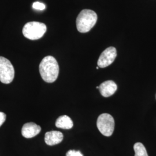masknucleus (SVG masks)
I'll return each instance as SVG.
<instances>
[{
  "instance_id": "nucleus-1",
  "label": "nucleus",
  "mask_w": 156,
  "mask_h": 156,
  "mask_svg": "<svg viewBox=\"0 0 156 156\" xmlns=\"http://www.w3.org/2000/svg\"><path fill=\"white\" fill-rule=\"evenodd\" d=\"M39 73L43 80L47 83H53L58 78L59 66L55 58L46 56L39 64Z\"/></svg>"
},
{
  "instance_id": "nucleus-2",
  "label": "nucleus",
  "mask_w": 156,
  "mask_h": 156,
  "mask_svg": "<svg viewBox=\"0 0 156 156\" xmlns=\"http://www.w3.org/2000/svg\"><path fill=\"white\" fill-rule=\"evenodd\" d=\"M97 21V15L94 11L84 9L80 12L76 18V24L78 31L86 33L90 31Z\"/></svg>"
},
{
  "instance_id": "nucleus-3",
  "label": "nucleus",
  "mask_w": 156,
  "mask_h": 156,
  "mask_svg": "<svg viewBox=\"0 0 156 156\" xmlns=\"http://www.w3.org/2000/svg\"><path fill=\"white\" fill-rule=\"evenodd\" d=\"M47 27L45 24L37 22H31L24 25L23 28V34L27 39L37 40L44 36Z\"/></svg>"
},
{
  "instance_id": "nucleus-4",
  "label": "nucleus",
  "mask_w": 156,
  "mask_h": 156,
  "mask_svg": "<svg viewBox=\"0 0 156 156\" xmlns=\"http://www.w3.org/2000/svg\"><path fill=\"white\" fill-rule=\"evenodd\" d=\"M97 126L101 134L106 136H110L115 129L114 119L108 113L101 114L98 117Z\"/></svg>"
},
{
  "instance_id": "nucleus-5",
  "label": "nucleus",
  "mask_w": 156,
  "mask_h": 156,
  "mask_svg": "<svg viewBox=\"0 0 156 156\" xmlns=\"http://www.w3.org/2000/svg\"><path fill=\"white\" fill-rule=\"evenodd\" d=\"M14 77L15 69L11 62L0 56V81L3 83H10Z\"/></svg>"
},
{
  "instance_id": "nucleus-6",
  "label": "nucleus",
  "mask_w": 156,
  "mask_h": 156,
  "mask_svg": "<svg viewBox=\"0 0 156 156\" xmlns=\"http://www.w3.org/2000/svg\"><path fill=\"white\" fill-rule=\"evenodd\" d=\"M117 56V51L114 47H109L101 55L97 62L99 68L108 67L115 61Z\"/></svg>"
},
{
  "instance_id": "nucleus-7",
  "label": "nucleus",
  "mask_w": 156,
  "mask_h": 156,
  "mask_svg": "<svg viewBox=\"0 0 156 156\" xmlns=\"http://www.w3.org/2000/svg\"><path fill=\"white\" fill-rule=\"evenodd\" d=\"M41 131V127L34 123L24 124L22 129V135L26 138H31L39 134Z\"/></svg>"
},
{
  "instance_id": "nucleus-8",
  "label": "nucleus",
  "mask_w": 156,
  "mask_h": 156,
  "mask_svg": "<svg viewBox=\"0 0 156 156\" xmlns=\"http://www.w3.org/2000/svg\"><path fill=\"white\" fill-rule=\"evenodd\" d=\"M117 84L113 80H107L101 84L99 90L101 94L104 97H109L113 94L117 90Z\"/></svg>"
},
{
  "instance_id": "nucleus-9",
  "label": "nucleus",
  "mask_w": 156,
  "mask_h": 156,
  "mask_svg": "<svg viewBox=\"0 0 156 156\" xmlns=\"http://www.w3.org/2000/svg\"><path fill=\"white\" fill-rule=\"evenodd\" d=\"M63 140V135L61 132L51 131L47 132L45 135V143L49 146L57 145L62 142Z\"/></svg>"
},
{
  "instance_id": "nucleus-10",
  "label": "nucleus",
  "mask_w": 156,
  "mask_h": 156,
  "mask_svg": "<svg viewBox=\"0 0 156 156\" xmlns=\"http://www.w3.org/2000/svg\"><path fill=\"white\" fill-rule=\"evenodd\" d=\"M73 124L71 119L67 115H63L58 117L56 122L57 128L69 129L73 128Z\"/></svg>"
},
{
  "instance_id": "nucleus-11",
  "label": "nucleus",
  "mask_w": 156,
  "mask_h": 156,
  "mask_svg": "<svg viewBox=\"0 0 156 156\" xmlns=\"http://www.w3.org/2000/svg\"><path fill=\"white\" fill-rule=\"evenodd\" d=\"M135 156H148L146 149L142 143L137 142L134 146Z\"/></svg>"
},
{
  "instance_id": "nucleus-12",
  "label": "nucleus",
  "mask_w": 156,
  "mask_h": 156,
  "mask_svg": "<svg viewBox=\"0 0 156 156\" xmlns=\"http://www.w3.org/2000/svg\"><path fill=\"white\" fill-rule=\"evenodd\" d=\"M33 8L35 9L43 11L45 9L46 6L43 3H41L39 2H34L33 4Z\"/></svg>"
},
{
  "instance_id": "nucleus-13",
  "label": "nucleus",
  "mask_w": 156,
  "mask_h": 156,
  "mask_svg": "<svg viewBox=\"0 0 156 156\" xmlns=\"http://www.w3.org/2000/svg\"><path fill=\"white\" fill-rule=\"evenodd\" d=\"M66 156H83L80 151L70 150L66 154Z\"/></svg>"
},
{
  "instance_id": "nucleus-14",
  "label": "nucleus",
  "mask_w": 156,
  "mask_h": 156,
  "mask_svg": "<svg viewBox=\"0 0 156 156\" xmlns=\"http://www.w3.org/2000/svg\"><path fill=\"white\" fill-rule=\"evenodd\" d=\"M6 117V116L5 114L3 112H0V127L3 124V123L5 122Z\"/></svg>"
},
{
  "instance_id": "nucleus-15",
  "label": "nucleus",
  "mask_w": 156,
  "mask_h": 156,
  "mask_svg": "<svg viewBox=\"0 0 156 156\" xmlns=\"http://www.w3.org/2000/svg\"><path fill=\"white\" fill-rule=\"evenodd\" d=\"M96 68H97V69H98V68H99V67H96Z\"/></svg>"
}]
</instances>
